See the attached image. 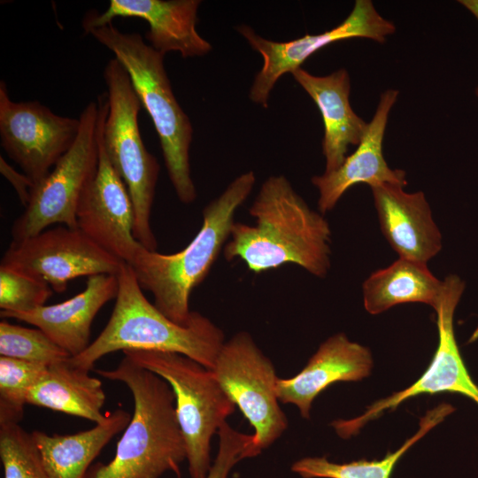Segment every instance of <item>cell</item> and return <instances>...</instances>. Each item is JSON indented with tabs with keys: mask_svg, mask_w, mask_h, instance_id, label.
<instances>
[{
	"mask_svg": "<svg viewBox=\"0 0 478 478\" xmlns=\"http://www.w3.org/2000/svg\"><path fill=\"white\" fill-rule=\"evenodd\" d=\"M255 225L234 222L223 249L255 274L295 264L324 278L330 268L331 230L284 175L269 176L249 209Z\"/></svg>",
	"mask_w": 478,
	"mask_h": 478,
	"instance_id": "cell-1",
	"label": "cell"
},
{
	"mask_svg": "<svg viewBox=\"0 0 478 478\" xmlns=\"http://www.w3.org/2000/svg\"><path fill=\"white\" fill-rule=\"evenodd\" d=\"M96 373L128 388L134 412L113 459L91 465L84 478H159L167 471L178 474L186 448L170 385L125 355L113 369Z\"/></svg>",
	"mask_w": 478,
	"mask_h": 478,
	"instance_id": "cell-2",
	"label": "cell"
},
{
	"mask_svg": "<svg viewBox=\"0 0 478 478\" xmlns=\"http://www.w3.org/2000/svg\"><path fill=\"white\" fill-rule=\"evenodd\" d=\"M112 315L99 335L70 361L92 370L102 357L117 351L139 350L174 352L212 369L225 343L224 334L208 318L192 312L185 325L163 314L143 293L134 270L123 263Z\"/></svg>",
	"mask_w": 478,
	"mask_h": 478,
	"instance_id": "cell-3",
	"label": "cell"
},
{
	"mask_svg": "<svg viewBox=\"0 0 478 478\" xmlns=\"http://www.w3.org/2000/svg\"><path fill=\"white\" fill-rule=\"evenodd\" d=\"M256 181L252 171L236 177L203 211L202 226L181 251L162 254L142 247L129 265L142 289L154 297V305L173 321L190 320L189 297L209 274L229 238L236 210L247 199Z\"/></svg>",
	"mask_w": 478,
	"mask_h": 478,
	"instance_id": "cell-4",
	"label": "cell"
},
{
	"mask_svg": "<svg viewBox=\"0 0 478 478\" xmlns=\"http://www.w3.org/2000/svg\"><path fill=\"white\" fill-rule=\"evenodd\" d=\"M126 68L141 104L149 113L160 143L166 168L179 200L197 198L191 178L189 149L193 127L173 92L164 66V54L137 33H124L112 22L89 30Z\"/></svg>",
	"mask_w": 478,
	"mask_h": 478,
	"instance_id": "cell-5",
	"label": "cell"
},
{
	"mask_svg": "<svg viewBox=\"0 0 478 478\" xmlns=\"http://www.w3.org/2000/svg\"><path fill=\"white\" fill-rule=\"evenodd\" d=\"M138 366L156 374L171 387L176 416L186 448L191 478H206L211 464V440L235 405L212 369L184 355L155 351L127 350Z\"/></svg>",
	"mask_w": 478,
	"mask_h": 478,
	"instance_id": "cell-6",
	"label": "cell"
},
{
	"mask_svg": "<svg viewBox=\"0 0 478 478\" xmlns=\"http://www.w3.org/2000/svg\"><path fill=\"white\" fill-rule=\"evenodd\" d=\"M103 74L108 98L103 145L129 192L135 211V238L146 249L156 251L150 219L160 167L141 136L138 113L142 104L127 71L116 58L107 62Z\"/></svg>",
	"mask_w": 478,
	"mask_h": 478,
	"instance_id": "cell-7",
	"label": "cell"
},
{
	"mask_svg": "<svg viewBox=\"0 0 478 478\" xmlns=\"http://www.w3.org/2000/svg\"><path fill=\"white\" fill-rule=\"evenodd\" d=\"M100 115L98 100L89 102L82 110L75 142L34 187L23 213L12 226V241L34 236L53 224L78 228L80 202L98 166Z\"/></svg>",
	"mask_w": 478,
	"mask_h": 478,
	"instance_id": "cell-8",
	"label": "cell"
},
{
	"mask_svg": "<svg viewBox=\"0 0 478 478\" xmlns=\"http://www.w3.org/2000/svg\"><path fill=\"white\" fill-rule=\"evenodd\" d=\"M212 371L254 429L245 459L258 456L288 428L275 391L278 377L273 363L243 331L224 343Z\"/></svg>",
	"mask_w": 478,
	"mask_h": 478,
	"instance_id": "cell-9",
	"label": "cell"
},
{
	"mask_svg": "<svg viewBox=\"0 0 478 478\" xmlns=\"http://www.w3.org/2000/svg\"><path fill=\"white\" fill-rule=\"evenodd\" d=\"M464 289L465 282L457 274H449L443 281L439 297L433 306L437 318L438 345L422 375L410 387L373 403L362 415L332 422V427L342 438L356 435L384 411L394 410L405 400L421 394L459 393L478 405V386L463 361L453 326L454 312Z\"/></svg>",
	"mask_w": 478,
	"mask_h": 478,
	"instance_id": "cell-10",
	"label": "cell"
},
{
	"mask_svg": "<svg viewBox=\"0 0 478 478\" xmlns=\"http://www.w3.org/2000/svg\"><path fill=\"white\" fill-rule=\"evenodd\" d=\"M123 263L79 228L59 226L12 241L0 267L41 280L61 293L80 276L117 275Z\"/></svg>",
	"mask_w": 478,
	"mask_h": 478,
	"instance_id": "cell-11",
	"label": "cell"
},
{
	"mask_svg": "<svg viewBox=\"0 0 478 478\" xmlns=\"http://www.w3.org/2000/svg\"><path fill=\"white\" fill-rule=\"evenodd\" d=\"M236 30L263 58L262 68L254 78L249 96L253 103L266 108L270 92L277 81L286 73L300 68L320 49L353 38L383 43L396 32V26L379 13L371 0H356L343 22L321 34L275 42L260 36L248 25H240Z\"/></svg>",
	"mask_w": 478,
	"mask_h": 478,
	"instance_id": "cell-12",
	"label": "cell"
},
{
	"mask_svg": "<svg viewBox=\"0 0 478 478\" xmlns=\"http://www.w3.org/2000/svg\"><path fill=\"white\" fill-rule=\"evenodd\" d=\"M79 128V119L58 115L40 102L12 100L0 81L1 146L35 186L70 150Z\"/></svg>",
	"mask_w": 478,
	"mask_h": 478,
	"instance_id": "cell-13",
	"label": "cell"
},
{
	"mask_svg": "<svg viewBox=\"0 0 478 478\" xmlns=\"http://www.w3.org/2000/svg\"><path fill=\"white\" fill-rule=\"evenodd\" d=\"M99 159L77 211L78 228L101 248L130 265L143 245L135 238V211L127 188L112 166L103 145L102 128L108 112L107 94L98 96Z\"/></svg>",
	"mask_w": 478,
	"mask_h": 478,
	"instance_id": "cell-14",
	"label": "cell"
},
{
	"mask_svg": "<svg viewBox=\"0 0 478 478\" xmlns=\"http://www.w3.org/2000/svg\"><path fill=\"white\" fill-rule=\"evenodd\" d=\"M199 0H111L104 12H88L84 32L101 27L115 18H138L149 24L146 38L157 51H177L183 58L201 57L212 45L197 30Z\"/></svg>",
	"mask_w": 478,
	"mask_h": 478,
	"instance_id": "cell-15",
	"label": "cell"
},
{
	"mask_svg": "<svg viewBox=\"0 0 478 478\" xmlns=\"http://www.w3.org/2000/svg\"><path fill=\"white\" fill-rule=\"evenodd\" d=\"M398 96L396 89L384 90L355 151L347 156L336 170L312 178V183L319 191L318 206L321 213L331 211L343 195L358 183L370 187L380 183L406 186L405 172L390 168L382 150L389 116Z\"/></svg>",
	"mask_w": 478,
	"mask_h": 478,
	"instance_id": "cell-16",
	"label": "cell"
},
{
	"mask_svg": "<svg viewBox=\"0 0 478 478\" xmlns=\"http://www.w3.org/2000/svg\"><path fill=\"white\" fill-rule=\"evenodd\" d=\"M371 188L381 230L399 258L427 264L442 249V235L423 192L398 184Z\"/></svg>",
	"mask_w": 478,
	"mask_h": 478,
	"instance_id": "cell-17",
	"label": "cell"
},
{
	"mask_svg": "<svg viewBox=\"0 0 478 478\" xmlns=\"http://www.w3.org/2000/svg\"><path fill=\"white\" fill-rule=\"evenodd\" d=\"M372 366L369 349L339 333L322 343L297 374L278 378L276 395L280 402L295 405L301 416L309 419L312 404L320 392L335 382L360 381L369 375Z\"/></svg>",
	"mask_w": 478,
	"mask_h": 478,
	"instance_id": "cell-18",
	"label": "cell"
},
{
	"mask_svg": "<svg viewBox=\"0 0 478 478\" xmlns=\"http://www.w3.org/2000/svg\"><path fill=\"white\" fill-rule=\"evenodd\" d=\"M117 293V275L96 274L88 277L81 292L64 302L23 312L1 311L0 315L35 326L74 357L89 347L95 317Z\"/></svg>",
	"mask_w": 478,
	"mask_h": 478,
	"instance_id": "cell-19",
	"label": "cell"
},
{
	"mask_svg": "<svg viewBox=\"0 0 478 478\" xmlns=\"http://www.w3.org/2000/svg\"><path fill=\"white\" fill-rule=\"evenodd\" d=\"M291 73L320 112L324 126L321 145L326 160L325 173L333 172L345 160L350 146H358L367 127L351 106L349 73L340 68L320 76L300 67Z\"/></svg>",
	"mask_w": 478,
	"mask_h": 478,
	"instance_id": "cell-20",
	"label": "cell"
},
{
	"mask_svg": "<svg viewBox=\"0 0 478 478\" xmlns=\"http://www.w3.org/2000/svg\"><path fill=\"white\" fill-rule=\"evenodd\" d=\"M106 414L104 422L73 435L31 432L50 478L85 477L93 460L132 417L120 408Z\"/></svg>",
	"mask_w": 478,
	"mask_h": 478,
	"instance_id": "cell-21",
	"label": "cell"
},
{
	"mask_svg": "<svg viewBox=\"0 0 478 478\" xmlns=\"http://www.w3.org/2000/svg\"><path fill=\"white\" fill-rule=\"evenodd\" d=\"M65 360L49 365L43 375L30 389L27 405L83 418L100 424L107 414L102 412L105 393L101 381Z\"/></svg>",
	"mask_w": 478,
	"mask_h": 478,
	"instance_id": "cell-22",
	"label": "cell"
},
{
	"mask_svg": "<svg viewBox=\"0 0 478 478\" xmlns=\"http://www.w3.org/2000/svg\"><path fill=\"white\" fill-rule=\"evenodd\" d=\"M442 287L443 281L428 270L427 264L399 258L387 267L372 273L364 281V306L371 314L408 303L433 307Z\"/></svg>",
	"mask_w": 478,
	"mask_h": 478,
	"instance_id": "cell-23",
	"label": "cell"
},
{
	"mask_svg": "<svg viewBox=\"0 0 478 478\" xmlns=\"http://www.w3.org/2000/svg\"><path fill=\"white\" fill-rule=\"evenodd\" d=\"M453 411L454 408L446 403L428 411L420 420L418 431L397 451L388 452L382 459L335 463L325 457H308L294 462L291 470L303 478H390L399 459Z\"/></svg>",
	"mask_w": 478,
	"mask_h": 478,
	"instance_id": "cell-24",
	"label": "cell"
},
{
	"mask_svg": "<svg viewBox=\"0 0 478 478\" xmlns=\"http://www.w3.org/2000/svg\"><path fill=\"white\" fill-rule=\"evenodd\" d=\"M48 366L0 356V425L19 423L30 389Z\"/></svg>",
	"mask_w": 478,
	"mask_h": 478,
	"instance_id": "cell-25",
	"label": "cell"
},
{
	"mask_svg": "<svg viewBox=\"0 0 478 478\" xmlns=\"http://www.w3.org/2000/svg\"><path fill=\"white\" fill-rule=\"evenodd\" d=\"M0 355L46 366L71 358L40 328H29L2 320Z\"/></svg>",
	"mask_w": 478,
	"mask_h": 478,
	"instance_id": "cell-26",
	"label": "cell"
},
{
	"mask_svg": "<svg viewBox=\"0 0 478 478\" xmlns=\"http://www.w3.org/2000/svg\"><path fill=\"white\" fill-rule=\"evenodd\" d=\"M4 478H50L31 433L19 423L0 425Z\"/></svg>",
	"mask_w": 478,
	"mask_h": 478,
	"instance_id": "cell-27",
	"label": "cell"
},
{
	"mask_svg": "<svg viewBox=\"0 0 478 478\" xmlns=\"http://www.w3.org/2000/svg\"><path fill=\"white\" fill-rule=\"evenodd\" d=\"M46 282L0 267V308L6 312H29L45 305L52 295Z\"/></svg>",
	"mask_w": 478,
	"mask_h": 478,
	"instance_id": "cell-28",
	"label": "cell"
},
{
	"mask_svg": "<svg viewBox=\"0 0 478 478\" xmlns=\"http://www.w3.org/2000/svg\"><path fill=\"white\" fill-rule=\"evenodd\" d=\"M219 451L206 478H228L229 472L240 460L252 441V435L236 431L224 422L218 431Z\"/></svg>",
	"mask_w": 478,
	"mask_h": 478,
	"instance_id": "cell-29",
	"label": "cell"
},
{
	"mask_svg": "<svg viewBox=\"0 0 478 478\" xmlns=\"http://www.w3.org/2000/svg\"><path fill=\"white\" fill-rule=\"evenodd\" d=\"M0 171L12 185L19 201L26 207L30 200L31 192L35 187L34 183L26 174L19 173L12 167L2 156L0 157Z\"/></svg>",
	"mask_w": 478,
	"mask_h": 478,
	"instance_id": "cell-30",
	"label": "cell"
},
{
	"mask_svg": "<svg viewBox=\"0 0 478 478\" xmlns=\"http://www.w3.org/2000/svg\"><path fill=\"white\" fill-rule=\"evenodd\" d=\"M458 2L478 20V0H459Z\"/></svg>",
	"mask_w": 478,
	"mask_h": 478,
	"instance_id": "cell-31",
	"label": "cell"
},
{
	"mask_svg": "<svg viewBox=\"0 0 478 478\" xmlns=\"http://www.w3.org/2000/svg\"><path fill=\"white\" fill-rule=\"evenodd\" d=\"M475 96H476V97L478 99V85L475 88Z\"/></svg>",
	"mask_w": 478,
	"mask_h": 478,
	"instance_id": "cell-32",
	"label": "cell"
}]
</instances>
